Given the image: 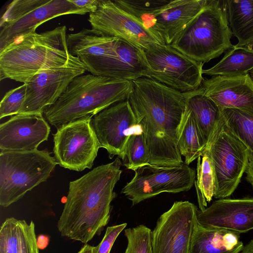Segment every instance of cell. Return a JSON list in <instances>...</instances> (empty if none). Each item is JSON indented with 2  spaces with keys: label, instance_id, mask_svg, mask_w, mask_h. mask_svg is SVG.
I'll return each instance as SVG.
<instances>
[{
  "label": "cell",
  "instance_id": "52a82bcc",
  "mask_svg": "<svg viewBox=\"0 0 253 253\" xmlns=\"http://www.w3.org/2000/svg\"><path fill=\"white\" fill-rule=\"evenodd\" d=\"M84 14L72 0H14L0 21V51L17 38L35 32L37 28L55 17Z\"/></svg>",
  "mask_w": 253,
  "mask_h": 253
},
{
  "label": "cell",
  "instance_id": "7c38bea8",
  "mask_svg": "<svg viewBox=\"0 0 253 253\" xmlns=\"http://www.w3.org/2000/svg\"><path fill=\"white\" fill-rule=\"evenodd\" d=\"M198 210L189 201L175 202L152 231V253H190Z\"/></svg>",
  "mask_w": 253,
  "mask_h": 253
},
{
  "label": "cell",
  "instance_id": "30bf717a",
  "mask_svg": "<svg viewBox=\"0 0 253 253\" xmlns=\"http://www.w3.org/2000/svg\"><path fill=\"white\" fill-rule=\"evenodd\" d=\"M92 119L87 117L69 122L53 134L54 157L60 167L77 171L92 167L101 146Z\"/></svg>",
  "mask_w": 253,
  "mask_h": 253
},
{
  "label": "cell",
  "instance_id": "3957f363",
  "mask_svg": "<svg viewBox=\"0 0 253 253\" xmlns=\"http://www.w3.org/2000/svg\"><path fill=\"white\" fill-rule=\"evenodd\" d=\"M66 26L22 35L0 51V80L24 84L36 74L65 65L69 58Z\"/></svg>",
  "mask_w": 253,
  "mask_h": 253
},
{
  "label": "cell",
  "instance_id": "44dd1931",
  "mask_svg": "<svg viewBox=\"0 0 253 253\" xmlns=\"http://www.w3.org/2000/svg\"><path fill=\"white\" fill-rule=\"evenodd\" d=\"M120 40L91 28L68 34L67 42L69 53L82 62L116 55Z\"/></svg>",
  "mask_w": 253,
  "mask_h": 253
},
{
  "label": "cell",
  "instance_id": "7402d4cb",
  "mask_svg": "<svg viewBox=\"0 0 253 253\" xmlns=\"http://www.w3.org/2000/svg\"><path fill=\"white\" fill-rule=\"evenodd\" d=\"M244 247L240 234L219 228H207L198 222L190 253H240Z\"/></svg>",
  "mask_w": 253,
  "mask_h": 253
},
{
  "label": "cell",
  "instance_id": "603a6c76",
  "mask_svg": "<svg viewBox=\"0 0 253 253\" xmlns=\"http://www.w3.org/2000/svg\"><path fill=\"white\" fill-rule=\"evenodd\" d=\"M185 97L186 107L197 123L207 142L208 147L221 118L220 108L205 94L201 87L185 92Z\"/></svg>",
  "mask_w": 253,
  "mask_h": 253
},
{
  "label": "cell",
  "instance_id": "5b68a950",
  "mask_svg": "<svg viewBox=\"0 0 253 253\" xmlns=\"http://www.w3.org/2000/svg\"><path fill=\"white\" fill-rule=\"evenodd\" d=\"M220 2L209 0L170 46L202 63L208 62L232 48V33L225 4Z\"/></svg>",
  "mask_w": 253,
  "mask_h": 253
},
{
  "label": "cell",
  "instance_id": "8d00e7d4",
  "mask_svg": "<svg viewBox=\"0 0 253 253\" xmlns=\"http://www.w3.org/2000/svg\"><path fill=\"white\" fill-rule=\"evenodd\" d=\"M240 253H253V239L243 247Z\"/></svg>",
  "mask_w": 253,
  "mask_h": 253
},
{
  "label": "cell",
  "instance_id": "d6a6232c",
  "mask_svg": "<svg viewBox=\"0 0 253 253\" xmlns=\"http://www.w3.org/2000/svg\"><path fill=\"white\" fill-rule=\"evenodd\" d=\"M17 219L6 218L0 229V253H17Z\"/></svg>",
  "mask_w": 253,
  "mask_h": 253
},
{
  "label": "cell",
  "instance_id": "f35d334b",
  "mask_svg": "<svg viewBox=\"0 0 253 253\" xmlns=\"http://www.w3.org/2000/svg\"><path fill=\"white\" fill-rule=\"evenodd\" d=\"M251 73V74L250 75L251 76V78L253 80V70H252L250 72Z\"/></svg>",
  "mask_w": 253,
  "mask_h": 253
},
{
  "label": "cell",
  "instance_id": "ac0fdd59",
  "mask_svg": "<svg viewBox=\"0 0 253 253\" xmlns=\"http://www.w3.org/2000/svg\"><path fill=\"white\" fill-rule=\"evenodd\" d=\"M50 131L41 113L18 114L0 125V151L38 149Z\"/></svg>",
  "mask_w": 253,
  "mask_h": 253
},
{
  "label": "cell",
  "instance_id": "7a4b0ae2",
  "mask_svg": "<svg viewBox=\"0 0 253 253\" xmlns=\"http://www.w3.org/2000/svg\"><path fill=\"white\" fill-rule=\"evenodd\" d=\"M117 157L71 181L64 208L57 222L62 236L86 244L99 235L108 223L114 189L122 170Z\"/></svg>",
  "mask_w": 253,
  "mask_h": 253
},
{
  "label": "cell",
  "instance_id": "d590c367",
  "mask_svg": "<svg viewBox=\"0 0 253 253\" xmlns=\"http://www.w3.org/2000/svg\"><path fill=\"white\" fill-rule=\"evenodd\" d=\"M245 172L247 180L253 188V154L250 153L249 162Z\"/></svg>",
  "mask_w": 253,
  "mask_h": 253
},
{
  "label": "cell",
  "instance_id": "2e32d148",
  "mask_svg": "<svg viewBox=\"0 0 253 253\" xmlns=\"http://www.w3.org/2000/svg\"><path fill=\"white\" fill-rule=\"evenodd\" d=\"M88 21L92 29L141 49L149 43H159L138 21L118 7L113 0H98L97 8L89 13Z\"/></svg>",
  "mask_w": 253,
  "mask_h": 253
},
{
  "label": "cell",
  "instance_id": "f546056e",
  "mask_svg": "<svg viewBox=\"0 0 253 253\" xmlns=\"http://www.w3.org/2000/svg\"><path fill=\"white\" fill-rule=\"evenodd\" d=\"M127 244L125 253H152V230L144 225L127 228Z\"/></svg>",
  "mask_w": 253,
  "mask_h": 253
},
{
  "label": "cell",
  "instance_id": "9a60e30c",
  "mask_svg": "<svg viewBox=\"0 0 253 253\" xmlns=\"http://www.w3.org/2000/svg\"><path fill=\"white\" fill-rule=\"evenodd\" d=\"M92 123L101 148L107 150L109 158L117 155L122 160L130 135L140 127L127 99L93 116Z\"/></svg>",
  "mask_w": 253,
  "mask_h": 253
},
{
  "label": "cell",
  "instance_id": "9c48e42d",
  "mask_svg": "<svg viewBox=\"0 0 253 253\" xmlns=\"http://www.w3.org/2000/svg\"><path fill=\"white\" fill-rule=\"evenodd\" d=\"M142 50L151 69L150 79L182 92L201 86L203 63L159 43H149Z\"/></svg>",
  "mask_w": 253,
  "mask_h": 253
},
{
  "label": "cell",
  "instance_id": "484cf974",
  "mask_svg": "<svg viewBox=\"0 0 253 253\" xmlns=\"http://www.w3.org/2000/svg\"><path fill=\"white\" fill-rule=\"evenodd\" d=\"M253 70L252 44L244 46L234 45L223 57L211 68L203 69V74L210 76H238Z\"/></svg>",
  "mask_w": 253,
  "mask_h": 253
},
{
  "label": "cell",
  "instance_id": "cb8c5ba5",
  "mask_svg": "<svg viewBox=\"0 0 253 253\" xmlns=\"http://www.w3.org/2000/svg\"><path fill=\"white\" fill-rule=\"evenodd\" d=\"M228 23L232 34L237 38L238 46L253 42V0L224 1Z\"/></svg>",
  "mask_w": 253,
  "mask_h": 253
},
{
  "label": "cell",
  "instance_id": "e575fe53",
  "mask_svg": "<svg viewBox=\"0 0 253 253\" xmlns=\"http://www.w3.org/2000/svg\"><path fill=\"white\" fill-rule=\"evenodd\" d=\"M72 1L77 6L81 8L85 14L94 11L97 8L98 3V0H72Z\"/></svg>",
  "mask_w": 253,
  "mask_h": 253
},
{
  "label": "cell",
  "instance_id": "f1b7e54d",
  "mask_svg": "<svg viewBox=\"0 0 253 253\" xmlns=\"http://www.w3.org/2000/svg\"><path fill=\"white\" fill-rule=\"evenodd\" d=\"M149 151L144 133L140 126L132 134L127 142L123 161L124 165L129 169L135 171L139 168L149 164Z\"/></svg>",
  "mask_w": 253,
  "mask_h": 253
},
{
  "label": "cell",
  "instance_id": "277c9868",
  "mask_svg": "<svg viewBox=\"0 0 253 253\" xmlns=\"http://www.w3.org/2000/svg\"><path fill=\"white\" fill-rule=\"evenodd\" d=\"M132 81L82 74L75 78L65 91L43 113L57 128L82 118L92 117L109 106L126 100Z\"/></svg>",
  "mask_w": 253,
  "mask_h": 253
},
{
  "label": "cell",
  "instance_id": "4316f807",
  "mask_svg": "<svg viewBox=\"0 0 253 253\" xmlns=\"http://www.w3.org/2000/svg\"><path fill=\"white\" fill-rule=\"evenodd\" d=\"M196 175L195 182L198 201L200 210H204L206 208L207 203L212 200L216 191L214 166L207 151L198 158Z\"/></svg>",
  "mask_w": 253,
  "mask_h": 253
},
{
  "label": "cell",
  "instance_id": "ba28073f",
  "mask_svg": "<svg viewBox=\"0 0 253 253\" xmlns=\"http://www.w3.org/2000/svg\"><path fill=\"white\" fill-rule=\"evenodd\" d=\"M213 163L216 177L214 198L223 199L237 188L249 162L247 147L233 133L222 114L217 129L206 150Z\"/></svg>",
  "mask_w": 253,
  "mask_h": 253
},
{
  "label": "cell",
  "instance_id": "4fadbf2b",
  "mask_svg": "<svg viewBox=\"0 0 253 253\" xmlns=\"http://www.w3.org/2000/svg\"><path fill=\"white\" fill-rule=\"evenodd\" d=\"M86 71L77 56L70 54L66 64L61 67L42 71L26 84V94L19 114H43L53 104L76 77Z\"/></svg>",
  "mask_w": 253,
  "mask_h": 253
},
{
  "label": "cell",
  "instance_id": "d6986e66",
  "mask_svg": "<svg viewBox=\"0 0 253 253\" xmlns=\"http://www.w3.org/2000/svg\"><path fill=\"white\" fill-rule=\"evenodd\" d=\"M197 218L205 228L246 233L253 229V198L219 199L204 210H198Z\"/></svg>",
  "mask_w": 253,
  "mask_h": 253
},
{
  "label": "cell",
  "instance_id": "1f68e13d",
  "mask_svg": "<svg viewBox=\"0 0 253 253\" xmlns=\"http://www.w3.org/2000/svg\"><path fill=\"white\" fill-rule=\"evenodd\" d=\"M26 84L7 92L0 103V119L19 113L26 94Z\"/></svg>",
  "mask_w": 253,
  "mask_h": 253
},
{
  "label": "cell",
  "instance_id": "8992f818",
  "mask_svg": "<svg viewBox=\"0 0 253 253\" xmlns=\"http://www.w3.org/2000/svg\"><path fill=\"white\" fill-rule=\"evenodd\" d=\"M57 164L46 150L0 151V206H9L46 181Z\"/></svg>",
  "mask_w": 253,
  "mask_h": 253
},
{
  "label": "cell",
  "instance_id": "5bb4252c",
  "mask_svg": "<svg viewBox=\"0 0 253 253\" xmlns=\"http://www.w3.org/2000/svg\"><path fill=\"white\" fill-rule=\"evenodd\" d=\"M207 0H165L136 19L162 44L170 45L208 3Z\"/></svg>",
  "mask_w": 253,
  "mask_h": 253
},
{
  "label": "cell",
  "instance_id": "83f0119b",
  "mask_svg": "<svg viewBox=\"0 0 253 253\" xmlns=\"http://www.w3.org/2000/svg\"><path fill=\"white\" fill-rule=\"evenodd\" d=\"M220 109L228 126L253 154V117L238 109Z\"/></svg>",
  "mask_w": 253,
  "mask_h": 253
},
{
  "label": "cell",
  "instance_id": "6da1fadb",
  "mask_svg": "<svg viewBox=\"0 0 253 253\" xmlns=\"http://www.w3.org/2000/svg\"><path fill=\"white\" fill-rule=\"evenodd\" d=\"M132 83L127 100L144 133L149 164L160 167L183 164L177 133L186 109L185 92L145 77Z\"/></svg>",
  "mask_w": 253,
  "mask_h": 253
},
{
  "label": "cell",
  "instance_id": "836d02e7",
  "mask_svg": "<svg viewBox=\"0 0 253 253\" xmlns=\"http://www.w3.org/2000/svg\"><path fill=\"white\" fill-rule=\"evenodd\" d=\"M126 225L124 223L108 226L100 243L93 247V253H110L115 241Z\"/></svg>",
  "mask_w": 253,
  "mask_h": 253
},
{
  "label": "cell",
  "instance_id": "74e56055",
  "mask_svg": "<svg viewBox=\"0 0 253 253\" xmlns=\"http://www.w3.org/2000/svg\"><path fill=\"white\" fill-rule=\"evenodd\" d=\"M93 246L85 244L78 253H93Z\"/></svg>",
  "mask_w": 253,
  "mask_h": 253
},
{
  "label": "cell",
  "instance_id": "ffe728a7",
  "mask_svg": "<svg viewBox=\"0 0 253 253\" xmlns=\"http://www.w3.org/2000/svg\"><path fill=\"white\" fill-rule=\"evenodd\" d=\"M205 94L220 108H233L253 117V80L249 73L213 76L202 83Z\"/></svg>",
  "mask_w": 253,
  "mask_h": 253
},
{
  "label": "cell",
  "instance_id": "4dcf8cb0",
  "mask_svg": "<svg viewBox=\"0 0 253 253\" xmlns=\"http://www.w3.org/2000/svg\"><path fill=\"white\" fill-rule=\"evenodd\" d=\"M17 253H39L35 230V224L31 221L17 220Z\"/></svg>",
  "mask_w": 253,
  "mask_h": 253
},
{
  "label": "cell",
  "instance_id": "8fae6325",
  "mask_svg": "<svg viewBox=\"0 0 253 253\" xmlns=\"http://www.w3.org/2000/svg\"><path fill=\"white\" fill-rule=\"evenodd\" d=\"M134 171L133 178L121 191L132 205L163 192L176 193L188 191L196 178V170L184 163L173 167L149 164Z\"/></svg>",
  "mask_w": 253,
  "mask_h": 253
},
{
  "label": "cell",
  "instance_id": "d4e9b609",
  "mask_svg": "<svg viewBox=\"0 0 253 253\" xmlns=\"http://www.w3.org/2000/svg\"><path fill=\"white\" fill-rule=\"evenodd\" d=\"M177 147L187 165L202 156L207 147L206 139L186 107L178 131Z\"/></svg>",
  "mask_w": 253,
  "mask_h": 253
},
{
  "label": "cell",
  "instance_id": "e0dca14e",
  "mask_svg": "<svg viewBox=\"0 0 253 253\" xmlns=\"http://www.w3.org/2000/svg\"><path fill=\"white\" fill-rule=\"evenodd\" d=\"M114 56L82 61L86 70L94 75L133 81L149 78L150 68L143 50L122 40Z\"/></svg>",
  "mask_w": 253,
  "mask_h": 253
}]
</instances>
